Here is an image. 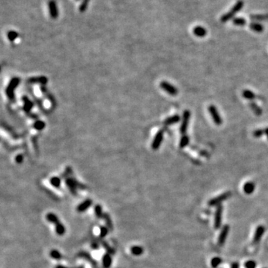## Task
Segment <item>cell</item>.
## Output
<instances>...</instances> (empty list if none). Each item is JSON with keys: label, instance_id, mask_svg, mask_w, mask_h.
<instances>
[{"label": "cell", "instance_id": "18", "mask_svg": "<svg viewBox=\"0 0 268 268\" xmlns=\"http://www.w3.org/2000/svg\"><path fill=\"white\" fill-rule=\"evenodd\" d=\"M255 187V186L254 184V183H252V182H247V183H246L244 185L243 189H244V191L247 194H250L254 191Z\"/></svg>", "mask_w": 268, "mask_h": 268}, {"label": "cell", "instance_id": "28", "mask_svg": "<svg viewBox=\"0 0 268 268\" xmlns=\"http://www.w3.org/2000/svg\"><path fill=\"white\" fill-rule=\"evenodd\" d=\"M188 143H189V138H188V136L186 134V135H183L180 141V148H186V147L188 145Z\"/></svg>", "mask_w": 268, "mask_h": 268}, {"label": "cell", "instance_id": "24", "mask_svg": "<svg viewBox=\"0 0 268 268\" xmlns=\"http://www.w3.org/2000/svg\"><path fill=\"white\" fill-rule=\"evenodd\" d=\"M250 107L251 109L253 111V112L256 116H259L262 114V109H261V107H259V106L257 104H255L254 102H251L250 104Z\"/></svg>", "mask_w": 268, "mask_h": 268}, {"label": "cell", "instance_id": "11", "mask_svg": "<svg viewBox=\"0 0 268 268\" xmlns=\"http://www.w3.org/2000/svg\"><path fill=\"white\" fill-rule=\"evenodd\" d=\"M229 232H230V226L229 225H225L222 228L221 232L220 233L218 238V245L219 246H223L224 244L225 241H226V238L228 236Z\"/></svg>", "mask_w": 268, "mask_h": 268}, {"label": "cell", "instance_id": "32", "mask_svg": "<svg viewBox=\"0 0 268 268\" xmlns=\"http://www.w3.org/2000/svg\"><path fill=\"white\" fill-rule=\"evenodd\" d=\"M252 20H257V21H264L268 19V14L264 15H252L250 16Z\"/></svg>", "mask_w": 268, "mask_h": 268}, {"label": "cell", "instance_id": "45", "mask_svg": "<svg viewBox=\"0 0 268 268\" xmlns=\"http://www.w3.org/2000/svg\"><path fill=\"white\" fill-rule=\"evenodd\" d=\"M264 131H265V135L267 136V139H268V127H267V128L264 129Z\"/></svg>", "mask_w": 268, "mask_h": 268}, {"label": "cell", "instance_id": "46", "mask_svg": "<svg viewBox=\"0 0 268 268\" xmlns=\"http://www.w3.org/2000/svg\"><path fill=\"white\" fill-rule=\"evenodd\" d=\"M76 268H85V267H84V265H80V266H79L78 267H76Z\"/></svg>", "mask_w": 268, "mask_h": 268}, {"label": "cell", "instance_id": "44", "mask_svg": "<svg viewBox=\"0 0 268 268\" xmlns=\"http://www.w3.org/2000/svg\"><path fill=\"white\" fill-rule=\"evenodd\" d=\"M55 268H70V267H68L63 266V265H58V266H56V267H55Z\"/></svg>", "mask_w": 268, "mask_h": 268}, {"label": "cell", "instance_id": "29", "mask_svg": "<svg viewBox=\"0 0 268 268\" xmlns=\"http://www.w3.org/2000/svg\"><path fill=\"white\" fill-rule=\"evenodd\" d=\"M247 23V20L243 17H237L233 19V24L235 26H244Z\"/></svg>", "mask_w": 268, "mask_h": 268}, {"label": "cell", "instance_id": "41", "mask_svg": "<svg viewBox=\"0 0 268 268\" xmlns=\"http://www.w3.org/2000/svg\"><path fill=\"white\" fill-rule=\"evenodd\" d=\"M15 160H16V163H18V164L22 163L23 161V156L22 155V154H19V155H17V156H16V159H15Z\"/></svg>", "mask_w": 268, "mask_h": 268}, {"label": "cell", "instance_id": "43", "mask_svg": "<svg viewBox=\"0 0 268 268\" xmlns=\"http://www.w3.org/2000/svg\"><path fill=\"white\" fill-rule=\"evenodd\" d=\"M231 268H239V264H238V263L235 262V263H233L232 264Z\"/></svg>", "mask_w": 268, "mask_h": 268}, {"label": "cell", "instance_id": "23", "mask_svg": "<svg viewBox=\"0 0 268 268\" xmlns=\"http://www.w3.org/2000/svg\"><path fill=\"white\" fill-rule=\"evenodd\" d=\"M242 96L244 98H246V99L250 100V101H252V100H254L255 98V93H254L253 92L248 90H245L242 92Z\"/></svg>", "mask_w": 268, "mask_h": 268}, {"label": "cell", "instance_id": "6", "mask_svg": "<svg viewBox=\"0 0 268 268\" xmlns=\"http://www.w3.org/2000/svg\"><path fill=\"white\" fill-rule=\"evenodd\" d=\"M190 116H191V112H190L189 110H185L183 112L182 124L180 128V133L183 135H186V133L187 129H188V123H189Z\"/></svg>", "mask_w": 268, "mask_h": 268}, {"label": "cell", "instance_id": "8", "mask_svg": "<svg viewBox=\"0 0 268 268\" xmlns=\"http://www.w3.org/2000/svg\"><path fill=\"white\" fill-rule=\"evenodd\" d=\"M160 87L164 90L165 92H166L167 93H168L169 95H173L175 96L177 95L178 93V90L173 85L171 84L170 83L167 81H162L160 83Z\"/></svg>", "mask_w": 268, "mask_h": 268}, {"label": "cell", "instance_id": "38", "mask_svg": "<svg viewBox=\"0 0 268 268\" xmlns=\"http://www.w3.org/2000/svg\"><path fill=\"white\" fill-rule=\"evenodd\" d=\"M264 134H265V131L264 130H262V129H258V130H255L253 132V136L255 138H260Z\"/></svg>", "mask_w": 268, "mask_h": 268}, {"label": "cell", "instance_id": "34", "mask_svg": "<svg viewBox=\"0 0 268 268\" xmlns=\"http://www.w3.org/2000/svg\"><path fill=\"white\" fill-rule=\"evenodd\" d=\"M222 263V259L219 257H215V258H213L212 259V262H211V265L213 268H216L217 267H218L220 264Z\"/></svg>", "mask_w": 268, "mask_h": 268}, {"label": "cell", "instance_id": "33", "mask_svg": "<svg viewBox=\"0 0 268 268\" xmlns=\"http://www.w3.org/2000/svg\"><path fill=\"white\" fill-rule=\"evenodd\" d=\"M50 256L54 259H56V260H59V259H62V255H61L60 252L59 251H58L57 250H52L50 252Z\"/></svg>", "mask_w": 268, "mask_h": 268}, {"label": "cell", "instance_id": "16", "mask_svg": "<svg viewBox=\"0 0 268 268\" xmlns=\"http://www.w3.org/2000/svg\"><path fill=\"white\" fill-rule=\"evenodd\" d=\"M180 121V116L179 115H173V116H170L168 119H166L164 122L165 125H171L173 124H176Z\"/></svg>", "mask_w": 268, "mask_h": 268}, {"label": "cell", "instance_id": "40", "mask_svg": "<svg viewBox=\"0 0 268 268\" xmlns=\"http://www.w3.org/2000/svg\"><path fill=\"white\" fill-rule=\"evenodd\" d=\"M256 265V262H255V261L250 260L247 261V262H246L244 266H245L246 268H255Z\"/></svg>", "mask_w": 268, "mask_h": 268}, {"label": "cell", "instance_id": "26", "mask_svg": "<svg viewBox=\"0 0 268 268\" xmlns=\"http://www.w3.org/2000/svg\"><path fill=\"white\" fill-rule=\"evenodd\" d=\"M130 252L134 255H140L143 253L144 250H143L142 247H139V246H133L130 248Z\"/></svg>", "mask_w": 268, "mask_h": 268}, {"label": "cell", "instance_id": "37", "mask_svg": "<svg viewBox=\"0 0 268 268\" xmlns=\"http://www.w3.org/2000/svg\"><path fill=\"white\" fill-rule=\"evenodd\" d=\"M18 36H19L18 33L14 31H9V32L8 33V40H9L10 41H11V42L14 41V40L17 38Z\"/></svg>", "mask_w": 268, "mask_h": 268}, {"label": "cell", "instance_id": "2", "mask_svg": "<svg viewBox=\"0 0 268 268\" xmlns=\"http://www.w3.org/2000/svg\"><path fill=\"white\" fill-rule=\"evenodd\" d=\"M19 83H20V78L17 77H14L11 80L8 87H6L5 93H6V95L8 99L11 102H14L15 101L14 91L15 89L19 86Z\"/></svg>", "mask_w": 268, "mask_h": 268}, {"label": "cell", "instance_id": "35", "mask_svg": "<svg viewBox=\"0 0 268 268\" xmlns=\"http://www.w3.org/2000/svg\"><path fill=\"white\" fill-rule=\"evenodd\" d=\"M108 232H109V229L107 226H101L100 227L99 238H104V237H106L107 235L108 234Z\"/></svg>", "mask_w": 268, "mask_h": 268}, {"label": "cell", "instance_id": "22", "mask_svg": "<svg viewBox=\"0 0 268 268\" xmlns=\"http://www.w3.org/2000/svg\"><path fill=\"white\" fill-rule=\"evenodd\" d=\"M250 28L253 31L257 33H262L264 31L263 26L257 23H250Z\"/></svg>", "mask_w": 268, "mask_h": 268}, {"label": "cell", "instance_id": "15", "mask_svg": "<svg viewBox=\"0 0 268 268\" xmlns=\"http://www.w3.org/2000/svg\"><path fill=\"white\" fill-rule=\"evenodd\" d=\"M23 104H24V105H23V109L25 110V112H27L28 113V112H29L31 110L33 106H34V104H33L32 101H30L29 98L26 96L23 97Z\"/></svg>", "mask_w": 268, "mask_h": 268}, {"label": "cell", "instance_id": "4", "mask_svg": "<svg viewBox=\"0 0 268 268\" xmlns=\"http://www.w3.org/2000/svg\"><path fill=\"white\" fill-rule=\"evenodd\" d=\"M65 182H66V186L69 188V191H71V193L74 195L77 194V188H80V189H84L86 188L85 186H84L83 184L79 183L78 181L75 180V178H72V177H66V179H65Z\"/></svg>", "mask_w": 268, "mask_h": 268}, {"label": "cell", "instance_id": "21", "mask_svg": "<svg viewBox=\"0 0 268 268\" xmlns=\"http://www.w3.org/2000/svg\"><path fill=\"white\" fill-rule=\"evenodd\" d=\"M78 256L80 257V258H83V259H86V260L89 261V262H90V263L92 264V266L97 267L96 262H95V261L94 260V259H92V257L90 256V255H89V254L87 253V252H80V253H79V255H78Z\"/></svg>", "mask_w": 268, "mask_h": 268}, {"label": "cell", "instance_id": "36", "mask_svg": "<svg viewBox=\"0 0 268 268\" xmlns=\"http://www.w3.org/2000/svg\"><path fill=\"white\" fill-rule=\"evenodd\" d=\"M101 244H102L103 247L105 248V250H107V253H109V254H114L115 253V250L113 249V248H112L111 247H109V246L108 245L107 243L105 242V241H101Z\"/></svg>", "mask_w": 268, "mask_h": 268}, {"label": "cell", "instance_id": "17", "mask_svg": "<svg viewBox=\"0 0 268 268\" xmlns=\"http://www.w3.org/2000/svg\"><path fill=\"white\" fill-rule=\"evenodd\" d=\"M193 33L194 35L198 37H203L206 35V30L202 26H197L193 30Z\"/></svg>", "mask_w": 268, "mask_h": 268}, {"label": "cell", "instance_id": "27", "mask_svg": "<svg viewBox=\"0 0 268 268\" xmlns=\"http://www.w3.org/2000/svg\"><path fill=\"white\" fill-rule=\"evenodd\" d=\"M50 183H51L54 187L57 188H59L60 187L61 180L58 177H53L50 179Z\"/></svg>", "mask_w": 268, "mask_h": 268}, {"label": "cell", "instance_id": "10", "mask_svg": "<svg viewBox=\"0 0 268 268\" xmlns=\"http://www.w3.org/2000/svg\"><path fill=\"white\" fill-rule=\"evenodd\" d=\"M164 137V131L162 130H159L157 132V133L156 134L155 137H154V140L152 142V148L154 150H157L159 148V146L162 144V141L163 140Z\"/></svg>", "mask_w": 268, "mask_h": 268}, {"label": "cell", "instance_id": "39", "mask_svg": "<svg viewBox=\"0 0 268 268\" xmlns=\"http://www.w3.org/2000/svg\"><path fill=\"white\" fill-rule=\"evenodd\" d=\"M90 0H83V2H82L81 5L80 6V11L81 12H84L86 11V9L87 8L89 5V2H90Z\"/></svg>", "mask_w": 268, "mask_h": 268}, {"label": "cell", "instance_id": "13", "mask_svg": "<svg viewBox=\"0 0 268 268\" xmlns=\"http://www.w3.org/2000/svg\"><path fill=\"white\" fill-rule=\"evenodd\" d=\"M265 228L264 226H259L257 227L256 230H255V235H254L253 238V243L254 244H257L260 241L261 238L263 236L264 233Z\"/></svg>", "mask_w": 268, "mask_h": 268}, {"label": "cell", "instance_id": "20", "mask_svg": "<svg viewBox=\"0 0 268 268\" xmlns=\"http://www.w3.org/2000/svg\"><path fill=\"white\" fill-rule=\"evenodd\" d=\"M48 82V79L45 77H38L29 78L28 80V83L29 84H35V83H40L42 84H45Z\"/></svg>", "mask_w": 268, "mask_h": 268}, {"label": "cell", "instance_id": "12", "mask_svg": "<svg viewBox=\"0 0 268 268\" xmlns=\"http://www.w3.org/2000/svg\"><path fill=\"white\" fill-rule=\"evenodd\" d=\"M48 8H49L50 15H51V18H52V19H56V18H58V11L55 1L51 0V1L48 2Z\"/></svg>", "mask_w": 268, "mask_h": 268}, {"label": "cell", "instance_id": "7", "mask_svg": "<svg viewBox=\"0 0 268 268\" xmlns=\"http://www.w3.org/2000/svg\"><path fill=\"white\" fill-rule=\"evenodd\" d=\"M208 109H209V113H210L211 116H212L213 122H215L217 125H220V124H222L223 120H222L221 116L219 114V112L217 109V108H216V107H215V105H210V106L209 107V108H208Z\"/></svg>", "mask_w": 268, "mask_h": 268}, {"label": "cell", "instance_id": "1", "mask_svg": "<svg viewBox=\"0 0 268 268\" xmlns=\"http://www.w3.org/2000/svg\"><path fill=\"white\" fill-rule=\"evenodd\" d=\"M45 218H46V220H48V222L55 223V231H56V233L58 235H63L65 234L66 229H65L64 226H63V225L61 223V222L60 221L58 216H57L55 214L48 213L46 215V216H45Z\"/></svg>", "mask_w": 268, "mask_h": 268}, {"label": "cell", "instance_id": "31", "mask_svg": "<svg viewBox=\"0 0 268 268\" xmlns=\"http://www.w3.org/2000/svg\"><path fill=\"white\" fill-rule=\"evenodd\" d=\"M94 211H95V215H96V217L98 218H103V215H104V213H103L102 211V207H101L100 205H96L94 208Z\"/></svg>", "mask_w": 268, "mask_h": 268}, {"label": "cell", "instance_id": "5", "mask_svg": "<svg viewBox=\"0 0 268 268\" xmlns=\"http://www.w3.org/2000/svg\"><path fill=\"white\" fill-rule=\"evenodd\" d=\"M232 196L231 191H226V192L223 193V194H220L218 197L215 198H212L208 202V205L209 206H215V205H220L223 201L229 199Z\"/></svg>", "mask_w": 268, "mask_h": 268}, {"label": "cell", "instance_id": "42", "mask_svg": "<svg viewBox=\"0 0 268 268\" xmlns=\"http://www.w3.org/2000/svg\"><path fill=\"white\" fill-rule=\"evenodd\" d=\"M91 246H92V248L94 250L98 249V247H99V245H98V242H96V241H93V242L92 243Z\"/></svg>", "mask_w": 268, "mask_h": 268}, {"label": "cell", "instance_id": "25", "mask_svg": "<svg viewBox=\"0 0 268 268\" xmlns=\"http://www.w3.org/2000/svg\"><path fill=\"white\" fill-rule=\"evenodd\" d=\"M103 218L104 219L107 227V228L110 230H113V225H112V220H111V218H110V217H109V215L107 213H104V215H103Z\"/></svg>", "mask_w": 268, "mask_h": 268}, {"label": "cell", "instance_id": "19", "mask_svg": "<svg viewBox=\"0 0 268 268\" xmlns=\"http://www.w3.org/2000/svg\"><path fill=\"white\" fill-rule=\"evenodd\" d=\"M102 264L104 268H109L112 264V258L110 256V254L107 252L104 255L102 258Z\"/></svg>", "mask_w": 268, "mask_h": 268}, {"label": "cell", "instance_id": "30", "mask_svg": "<svg viewBox=\"0 0 268 268\" xmlns=\"http://www.w3.org/2000/svg\"><path fill=\"white\" fill-rule=\"evenodd\" d=\"M45 122H43V121H37L36 122H34V124H33V127H34L35 130H42L45 127Z\"/></svg>", "mask_w": 268, "mask_h": 268}, {"label": "cell", "instance_id": "14", "mask_svg": "<svg viewBox=\"0 0 268 268\" xmlns=\"http://www.w3.org/2000/svg\"><path fill=\"white\" fill-rule=\"evenodd\" d=\"M92 204V200L90 199L86 200L85 201H84L83 203H81L80 204H79L77 207V211L79 212H85L86 210L88 209L89 207H90Z\"/></svg>", "mask_w": 268, "mask_h": 268}, {"label": "cell", "instance_id": "3", "mask_svg": "<svg viewBox=\"0 0 268 268\" xmlns=\"http://www.w3.org/2000/svg\"><path fill=\"white\" fill-rule=\"evenodd\" d=\"M243 5H244V2L242 1H238L228 13L225 14L224 15L222 16L221 19H220L222 23H226V22H228L229 20L232 19L235 15L241 11V8H243Z\"/></svg>", "mask_w": 268, "mask_h": 268}, {"label": "cell", "instance_id": "9", "mask_svg": "<svg viewBox=\"0 0 268 268\" xmlns=\"http://www.w3.org/2000/svg\"><path fill=\"white\" fill-rule=\"evenodd\" d=\"M222 213H223V206L221 205H218L215 213V229L220 228L222 223Z\"/></svg>", "mask_w": 268, "mask_h": 268}]
</instances>
